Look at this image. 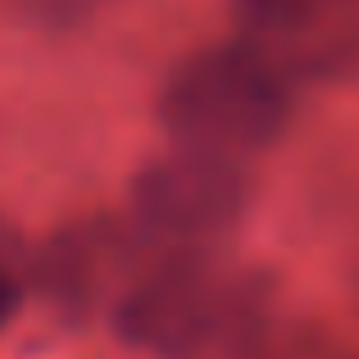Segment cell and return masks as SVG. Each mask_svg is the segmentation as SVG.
I'll use <instances>...</instances> for the list:
<instances>
[{"mask_svg":"<svg viewBox=\"0 0 359 359\" xmlns=\"http://www.w3.org/2000/svg\"><path fill=\"white\" fill-rule=\"evenodd\" d=\"M109 314L114 332L150 359H269V291L205 250L168 245Z\"/></svg>","mask_w":359,"mask_h":359,"instance_id":"6da1fadb","label":"cell"},{"mask_svg":"<svg viewBox=\"0 0 359 359\" xmlns=\"http://www.w3.org/2000/svg\"><path fill=\"white\" fill-rule=\"evenodd\" d=\"M173 146L245 159L291 123V78L264 46L228 41L177 64L159 96Z\"/></svg>","mask_w":359,"mask_h":359,"instance_id":"7a4b0ae2","label":"cell"},{"mask_svg":"<svg viewBox=\"0 0 359 359\" xmlns=\"http://www.w3.org/2000/svg\"><path fill=\"white\" fill-rule=\"evenodd\" d=\"M245 210L241 159L173 146L132 177V219L155 245L205 250L237 228Z\"/></svg>","mask_w":359,"mask_h":359,"instance_id":"3957f363","label":"cell"},{"mask_svg":"<svg viewBox=\"0 0 359 359\" xmlns=\"http://www.w3.org/2000/svg\"><path fill=\"white\" fill-rule=\"evenodd\" d=\"M351 5L355 0H237V18L245 27V41L278 55V46H291L300 36L327 27Z\"/></svg>","mask_w":359,"mask_h":359,"instance_id":"277c9868","label":"cell"},{"mask_svg":"<svg viewBox=\"0 0 359 359\" xmlns=\"http://www.w3.org/2000/svg\"><path fill=\"white\" fill-rule=\"evenodd\" d=\"M105 0H27V9H32L41 23H78V18H87L91 9H100Z\"/></svg>","mask_w":359,"mask_h":359,"instance_id":"5b68a950","label":"cell"},{"mask_svg":"<svg viewBox=\"0 0 359 359\" xmlns=\"http://www.w3.org/2000/svg\"><path fill=\"white\" fill-rule=\"evenodd\" d=\"M18 305H23V282H18V278H14V269L0 259V332H5L9 318L18 314Z\"/></svg>","mask_w":359,"mask_h":359,"instance_id":"8992f818","label":"cell"}]
</instances>
